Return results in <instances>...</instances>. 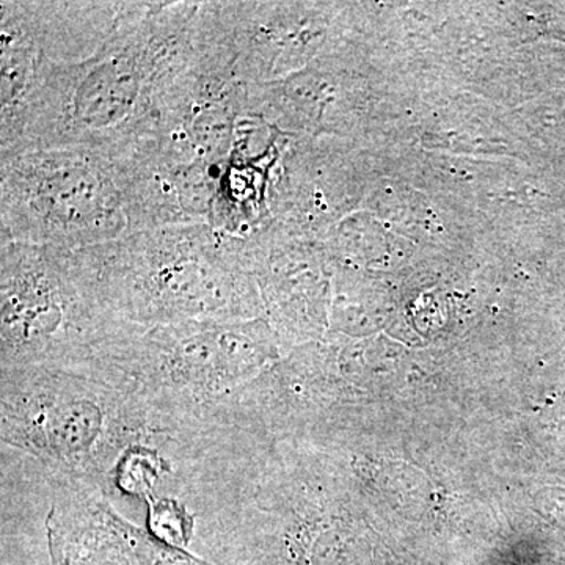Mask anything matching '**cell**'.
I'll use <instances>...</instances> for the list:
<instances>
[{"instance_id": "cell-1", "label": "cell", "mask_w": 565, "mask_h": 565, "mask_svg": "<svg viewBox=\"0 0 565 565\" xmlns=\"http://www.w3.org/2000/svg\"><path fill=\"white\" fill-rule=\"evenodd\" d=\"M200 3L129 2L92 55L47 63L20 120L0 137V158L55 147L131 151L195 62Z\"/></svg>"}, {"instance_id": "cell-2", "label": "cell", "mask_w": 565, "mask_h": 565, "mask_svg": "<svg viewBox=\"0 0 565 565\" xmlns=\"http://www.w3.org/2000/svg\"><path fill=\"white\" fill-rule=\"evenodd\" d=\"M74 262L120 329L263 318L244 237L207 223L125 234L74 250Z\"/></svg>"}, {"instance_id": "cell-3", "label": "cell", "mask_w": 565, "mask_h": 565, "mask_svg": "<svg viewBox=\"0 0 565 565\" xmlns=\"http://www.w3.org/2000/svg\"><path fill=\"white\" fill-rule=\"evenodd\" d=\"M275 355L263 318L126 327L98 349L87 370L131 393L163 446L195 433Z\"/></svg>"}, {"instance_id": "cell-4", "label": "cell", "mask_w": 565, "mask_h": 565, "mask_svg": "<svg viewBox=\"0 0 565 565\" xmlns=\"http://www.w3.org/2000/svg\"><path fill=\"white\" fill-rule=\"evenodd\" d=\"M0 438L46 468L50 481L111 493L121 457L162 440L131 393L82 367L33 366L0 374Z\"/></svg>"}, {"instance_id": "cell-5", "label": "cell", "mask_w": 565, "mask_h": 565, "mask_svg": "<svg viewBox=\"0 0 565 565\" xmlns=\"http://www.w3.org/2000/svg\"><path fill=\"white\" fill-rule=\"evenodd\" d=\"M129 233L117 156L55 147L0 159V244L79 250Z\"/></svg>"}, {"instance_id": "cell-6", "label": "cell", "mask_w": 565, "mask_h": 565, "mask_svg": "<svg viewBox=\"0 0 565 565\" xmlns=\"http://www.w3.org/2000/svg\"><path fill=\"white\" fill-rule=\"evenodd\" d=\"M120 330L93 299L74 250L0 244V371L87 370Z\"/></svg>"}, {"instance_id": "cell-7", "label": "cell", "mask_w": 565, "mask_h": 565, "mask_svg": "<svg viewBox=\"0 0 565 565\" xmlns=\"http://www.w3.org/2000/svg\"><path fill=\"white\" fill-rule=\"evenodd\" d=\"M51 490L44 519L51 565H217L170 548L147 527L134 525L103 487L51 481Z\"/></svg>"}, {"instance_id": "cell-8", "label": "cell", "mask_w": 565, "mask_h": 565, "mask_svg": "<svg viewBox=\"0 0 565 565\" xmlns=\"http://www.w3.org/2000/svg\"><path fill=\"white\" fill-rule=\"evenodd\" d=\"M172 457L156 445H137L121 457L114 473V487L122 494L145 501L159 494L172 473Z\"/></svg>"}, {"instance_id": "cell-9", "label": "cell", "mask_w": 565, "mask_h": 565, "mask_svg": "<svg viewBox=\"0 0 565 565\" xmlns=\"http://www.w3.org/2000/svg\"><path fill=\"white\" fill-rule=\"evenodd\" d=\"M143 503L147 504L145 527L161 544L181 552H191L192 539L195 535V514L182 498L159 493L147 498Z\"/></svg>"}]
</instances>
